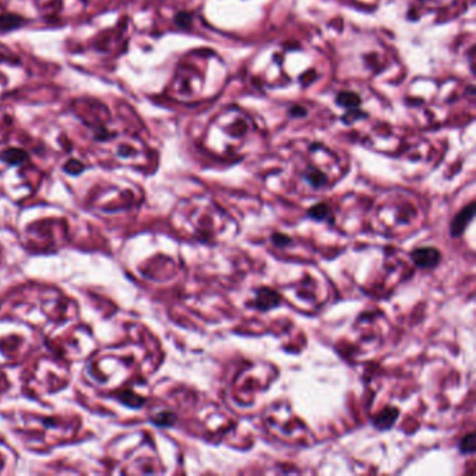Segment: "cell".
Wrapping results in <instances>:
<instances>
[{
    "mask_svg": "<svg viewBox=\"0 0 476 476\" xmlns=\"http://www.w3.org/2000/svg\"><path fill=\"white\" fill-rule=\"evenodd\" d=\"M337 101H338L340 105H344V106L352 108V106H357V105H359V102H360V98L357 97L356 94H353V92H342V94L338 95Z\"/></svg>",
    "mask_w": 476,
    "mask_h": 476,
    "instance_id": "cell-10",
    "label": "cell"
},
{
    "mask_svg": "<svg viewBox=\"0 0 476 476\" xmlns=\"http://www.w3.org/2000/svg\"><path fill=\"white\" fill-rule=\"evenodd\" d=\"M475 215V204L471 203L469 206H466L465 208H462L457 215L453 218L451 225H450V231H451V236H461L465 228L468 227V223L472 221V218Z\"/></svg>",
    "mask_w": 476,
    "mask_h": 476,
    "instance_id": "cell-2",
    "label": "cell"
},
{
    "mask_svg": "<svg viewBox=\"0 0 476 476\" xmlns=\"http://www.w3.org/2000/svg\"><path fill=\"white\" fill-rule=\"evenodd\" d=\"M27 152L22 151L20 148H10V150H6L0 154V158L6 161V162L13 163V165H17V163H21L22 161H25L27 159Z\"/></svg>",
    "mask_w": 476,
    "mask_h": 476,
    "instance_id": "cell-7",
    "label": "cell"
},
{
    "mask_svg": "<svg viewBox=\"0 0 476 476\" xmlns=\"http://www.w3.org/2000/svg\"><path fill=\"white\" fill-rule=\"evenodd\" d=\"M398 416H400L398 409L394 406H388V408H384L383 411H380L373 417V425L379 430H385V429H389L394 425Z\"/></svg>",
    "mask_w": 476,
    "mask_h": 476,
    "instance_id": "cell-4",
    "label": "cell"
},
{
    "mask_svg": "<svg viewBox=\"0 0 476 476\" xmlns=\"http://www.w3.org/2000/svg\"><path fill=\"white\" fill-rule=\"evenodd\" d=\"M307 215L316 219V221H324V219H327L331 215V208L328 204L320 203V204H316V206H313L309 210Z\"/></svg>",
    "mask_w": 476,
    "mask_h": 476,
    "instance_id": "cell-8",
    "label": "cell"
},
{
    "mask_svg": "<svg viewBox=\"0 0 476 476\" xmlns=\"http://www.w3.org/2000/svg\"><path fill=\"white\" fill-rule=\"evenodd\" d=\"M281 303V296L268 288H261L257 291L256 295L255 306L260 310H270L272 307H276Z\"/></svg>",
    "mask_w": 476,
    "mask_h": 476,
    "instance_id": "cell-3",
    "label": "cell"
},
{
    "mask_svg": "<svg viewBox=\"0 0 476 476\" xmlns=\"http://www.w3.org/2000/svg\"><path fill=\"white\" fill-rule=\"evenodd\" d=\"M24 25V18L17 14H0V31L9 33Z\"/></svg>",
    "mask_w": 476,
    "mask_h": 476,
    "instance_id": "cell-5",
    "label": "cell"
},
{
    "mask_svg": "<svg viewBox=\"0 0 476 476\" xmlns=\"http://www.w3.org/2000/svg\"><path fill=\"white\" fill-rule=\"evenodd\" d=\"M460 451L462 454H472L475 451V433H468L460 441Z\"/></svg>",
    "mask_w": 476,
    "mask_h": 476,
    "instance_id": "cell-9",
    "label": "cell"
},
{
    "mask_svg": "<svg viewBox=\"0 0 476 476\" xmlns=\"http://www.w3.org/2000/svg\"><path fill=\"white\" fill-rule=\"evenodd\" d=\"M303 178L314 189H320V187H323L327 183V178H325L324 173L316 171V169H307L304 172V175H303Z\"/></svg>",
    "mask_w": 476,
    "mask_h": 476,
    "instance_id": "cell-6",
    "label": "cell"
},
{
    "mask_svg": "<svg viewBox=\"0 0 476 476\" xmlns=\"http://www.w3.org/2000/svg\"><path fill=\"white\" fill-rule=\"evenodd\" d=\"M271 240H272V243L278 246V247H285L287 244L291 243V238L287 236V235H282V233H274L272 236H271Z\"/></svg>",
    "mask_w": 476,
    "mask_h": 476,
    "instance_id": "cell-11",
    "label": "cell"
},
{
    "mask_svg": "<svg viewBox=\"0 0 476 476\" xmlns=\"http://www.w3.org/2000/svg\"><path fill=\"white\" fill-rule=\"evenodd\" d=\"M411 259L416 267L428 270V268L436 267L440 263L441 255L434 247H419L412 251Z\"/></svg>",
    "mask_w": 476,
    "mask_h": 476,
    "instance_id": "cell-1",
    "label": "cell"
},
{
    "mask_svg": "<svg viewBox=\"0 0 476 476\" xmlns=\"http://www.w3.org/2000/svg\"><path fill=\"white\" fill-rule=\"evenodd\" d=\"M175 20H176V24H178V25H180V27H184V25H187V24H189L190 16L187 14V13H180V14H178V16H176V18H175Z\"/></svg>",
    "mask_w": 476,
    "mask_h": 476,
    "instance_id": "cell-12",
    "label": "cell"
}]
</instances>
